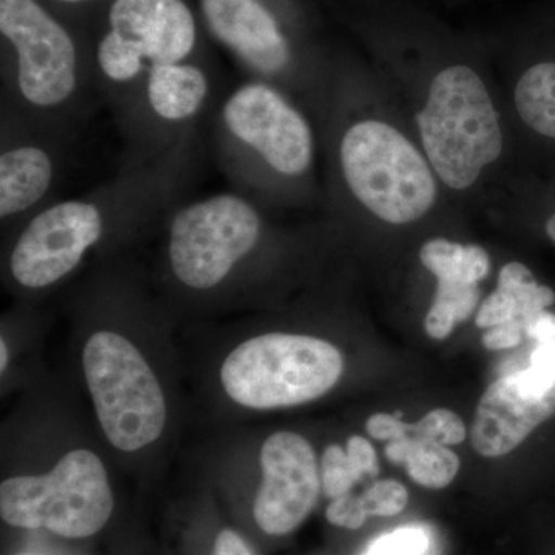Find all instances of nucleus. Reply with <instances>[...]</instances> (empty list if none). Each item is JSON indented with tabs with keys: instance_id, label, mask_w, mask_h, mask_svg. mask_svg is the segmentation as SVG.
<instances>
[{
	"instance_id": "obj_1",
	"label": "nucleus",
	"mask_w": 555,
	"mask_h": 555,
	"mask_svg": "<svg viewBox=\"0 0 555 555\" xmlns=\"http://www.w3.org/2000/svg\"><path fill=\"white\" fill-rule=\"evenodd\" d=\"M203 127L144 163L122 160L98 188L57 198L14 233L7 258L11 281L39 292L61 283L89 251L155 224L185 199L201 170Z\"/></svg>"
},
{
	"instance_id": "obj_2",
	"label": "nucleus",
	"mask_w": 555,
	"mask_h": 555,
	"mask_svg": "<svg viewBox=\"0 0 555 555\" xmlns=\"http://www.w3.org/2000/svg\"><path fill=\"white\" fill-rule=\"evenodd\" d=\"M2 102L76 133L96 93L90 46L46 0H0Z\"/></svg>"
},
{
	"instance_id": "obj_3",
	"label": "nucleus",
	"mask_w": 555,
	"mask_h": 555,
	"mask_svg": "<svg viewBox=\"0 0 555 555\" xmlns=\"http://www.w3.org/2000/svg\"><path fill=\"white\" fill-rule=\"evenodd\" d=\"M210 149L232 190L259 204L308 177L315 141L308 119L273 83L241 82L210 116Z\"/></svg>"
},
{
	"instance_id": "obj_4",
	"label": "nucleus",
	"mask_w": 555,
	"mask_h": 555,
	"mask_svg": "<svg viewBox=\"0 0 555 555\" xmlns=\"http://www.w3.org/2000/svg\"><path fill=\"white\" fill-rule=\"evenodd\" d=\"M90 50L94 86L116 126L153 69L204 61L198 21L188 0H108Z\"/></svg>"
},
{
	"instance_id": "obj_5",
	"label": "nucleus",
	"mask_w": 555,
	"mask_h": 555,
	"mask_svg": "<svg viewBox=\"0 0 555 555\" xmlns=\"http://www.w3.org/2000/svg\"><path fill=\"white\" fill-rule=\"evenodd\" d=\"M258 203L236 190L182 199L163 219L167 269L192 294L229 286L268 243L269 224Z\"/></svg>"
},
{
	"instance_id": "obj_6",
	"label": "nucleus",
	"mask_w": 555,
	"mask_h": 555,
	"mask_svg": "<svg viewBox=\"0 0 555 555\" xmlns=\"http://www.w3.org/2000/svg\"><path fill=\"white\" fill-rule=\"evenodd\" d=\"M416 120L427 159L448 188H470L502 155L499 113L483 80L465 65L438 73Z\"/></svg>"
},
{
	"instance_id": "obj_7",
	"label": "nucleus",
	"mask_w": 555,
	"mask_h": 555,
	"mask_svg": "<svg viewBox=\"0 0 555 555\" xmlns=\"http://www.w3.org/2000/svg\"><path fill=\"white\" fill-rule=\"evenodd\" d=\"M338 166L350 195L390 224L425 217L436 201V179L426 159L385 122L347 127L338 141Z\"/></svg>"
},
{
	"instance_id": "obj_8",
	"label": "nucleus",
	"mask_w": 555,
	"mask_h": 555,
	"mask_svg": "<svg viewBox=\"0 0 555 555\" xmlns=\"http://www.w3.org/2000/svg\"><path fill=\"white\" fill-rule=\"evenodd\" d=\"M341 353L324 339L266 334L241 343L221 367L233 401L250 409L309 403L328 392L343 374Z\"/></svg>"
},
{
	"instance_id": "obj_9",
	"label": "nucleus",
	"mask_w": 555,
	"mask_h": 555,
	"mask_svg": "<svg viewBox=\"0 0 555 555\" xmlns=\"http://www.w3.org/2000/svg\"><path fill=\"white\" fill-rule=\"evenodd\" d=\"M112 489L100 456L69 452L43 476L13 477L0 486V514L16 528H46L67 539L100 532L113 513Z\"/></svg>"
},
{
	"instance_id": "obj_10",
	"label": "nucleus",
	"mask_w": 555,
	"mask_h": 555,
	"mask_svg": "<svg viewBox=\"0 0 555 555\" xmlns=\"http://www.w3.org/2000/svg\"><path fill=\"white\" fill-rule=\"evenodd\" d=\"M82 364L109 443L133 452L158 440L166 426V398L137 347L116 332L100 331L87 341Z\"/></svg>"
},
{
	"instance_id": "obj_11",
	"label": "nucleus",
	"mask_w": 555,
	"mask_h": 555,
	"mask_svg": "<svg viewBox=\"0 0 555 555\" xmlns=\"http://www.w3.org/2000/svg\"><path fill=\"white\" fill-rule=\"evenodd\" d=\"M76 133L43 126L0 101V221L20 229L57 199Z\"/></svg>"
},
{
	"instance_id": "obj_12",
	"label": "nucleus",
	"mask_w": 555,
	"mask_h": 555,
	"mask_svg": "<svg viewBox=\"0 0 555 555\" xmlns=\"http://www.w3.org/2000/svg\"><path fill=\"white\" fill-rule=\"evenodd\" d=\"M199 13L211 38L251 79L273 83L292 75L294 40L269 0H199Z\"/></svg>"
},
{
	"instance_id": "obj_13",
	"label": "nucleus",
	"mask_w": 555,
	"mask_h": 555,
	"mask_svg": "<svg viewBox=\"0 0 555 555\" xmlns=\"http://www.w3.org/2000/svg\"><path fill=\"white\" fill-rule=\"evenodd\" d=\"M261 469L255 520L266 534H288L317 505L321 478L315 452L298 434L276 433L262 444Z\"/></svg>"
},
{
	"instance_id": "obj_14",
	"label": "nucleus",
	"mask_w": 555,
	"mask_h": 555,
	"mask_svg": "<svg viewBox=\"0 0 555 555\" xmlns=\"http://www.w3.org/2000/svg\"><path fill=\"white\" fill-rule=\"evenodd\" d=\"M555 415V375L529 366L496 379L486 389L474 420L473 448L496 459L520 447Z\"/></svg>"
},
{
	"instance_id": "obj_15",
	"label": "nucleus",
	"mask_w": 555,
	"mask_h": 555,
	"mask_svg": "<svg viewBox=\"0 0 555 555\" xmlns=\"http://www.w3.org/2000/svg\"><path fill=\"white\" fill-rule=\"evenodd\" d=\"M553 288L537 283L531 270L520 262H509L499 275V287L486 298L477 313V326L491 328L518 321L528 328L537 317L554 306Z\"/></svg>"
},
{
	"instance_id": "obj_16",
	"label": "nucleus",
	"mask_w": 555,
	"mask_h": 555,
	"mask_svg": "<svg viewBox=\"0 0 555 555\" xmlns=\"http://www.w3.org/2000/svg\"><path fill=\"white\" fill-rule=\"evenodd\" d=\"M386 456L396 465H406L409 477L429 489L451 485L460 470V459L447 447L416 440L411 434L389 441Z\"/></svg>"
},
{
	"instance_id": "obj_17",
	"label": "nucleus",
	"mask_w": 555,
	"mask_h": 555,
	"mask_svg": "<svg viewBox=\"0 0 555 555\" xmlns=\"http://www.w3.org/2000/svg\"><path fill=\"white\" fill-rule=\"evenodd\" d=\"M514 102L529 129L555 142V61L537 62L526 69Z\"/></svg>"
},
{
	"instance_id": "obj_18",
	"label": "nucleus",
	"mask_w": 555,
	"mask_h": 555,
	"mask_svg": "<svg viewBox=\"0 0 555 555\" xmlns=\"http://www.w3.org/2000/svg\"><path fill=\"white\" fill-rule=\"evenodd\" d=\"M420 259L438 281L454 283L478 284L491 268L485 248L463 246L443 238L427 241L420 251Z\"/></svg>"
},
{
	"instance_id": "obj_19",
	"label": "nucleus",
	"mask_w": 555,
	"mask_h": 555,
	"mask_svg": "<svg viewBox=\"0 0 555 555\" xmlns=\"http://www.w3.org/2000/svg\"><path fill=\"white\" fill-rule=\"evenodd\" d=\"M477 284L438 281L433 308L426 315V334L434 339H447L459 323L473 315L478 305Z\"/></svg>"
},
{
	"instance_id": "obj_20",
	"label": "nucleus",
	"mask_w": 555,
	"mask_h": 555,
	"mask_svg": "<svg viewBox=\"0 0 555 555\" xmlns=\"http://www.w3.org/2000/svg\"><path fill=\"white\" fill-rule=\"evenodd\" d=\"M411 436L426 443L449 447L465 441L466 427L455 412L449 409H434L416 425H411Z\"/></svg>"
},
{
	"instance_id": "obj_21",
	"label": "nucleus",
	"mask_w": 555,
	"mask_h": 555,
	"mask_svg": "<svg viewBox=\"0 0 555 555\" xmlns=\"http://www.w3.org/2000/svg\"><path fill=\"white\" fill-rule=\"evenodd\" d=\"M357 470L353 469L347 452L338 444H331L323 454V466H321V488L328 499L349 494L350 488L360 481Z\"/></svg>"
},
{
	"instance_id": "obj_22",
	"label": "nucleus",
	"mask_w": 555,
	"mask_h": 555,
	"mask_svg": "<svg viewBox=\"0 0 555 555\" xmlns=\"http://www.w3.org/2000/svg\"><path fill=\"white\" fill-rule=\"evenodd\" d=\"M430 537L426 529L406 526L379 537L364 555H427Z\"/></svg>"
},
{
	"instance_id": "obj_23",
	"label": "nucleus",
	"mask_w": 555,
	"mask_h": 555,
	"mask_svg": "<svg viewBox=\"0 0 555 555\" xmlns=\"http://www.w3.org/2000/svg\"><path fill=\"white\" fill-rule=\"evenodd\" d=\"M360 499L367 517H392L406 507L409 494L398 481L382 480L372 485Z\"/></svg>"
},
{
	"instance_id": "obj_24",
	"label": "nucleus",
	"mask_w": 555,
	"mask_h": 555,
	"mask_svg": "<svg viewBox=\"0 0 555 555\" xmlns=\"http://www.w3.org/2000/svg\"><path fill=\"white\" fill-rule=\"evenodd\" d=\"M328 524L346 529H360L367 520L360 496L345 494L332 500L326 511Z\"/></svg>"
},
{
	"instance_id": "obj_25",
	"label": "nucleus",
	"mask_w": 555,
	"mask_h": 555,
	"mask_svg": "<svg viewBox=\"0 0 555 555\" xmlns=\"http://www.w3.org/2000/svg\"><path fill=\"white\" fill-rule=\"evenodd\" d=\"M347 456L352 463L353 469L357 470L358 476H377L379 473V465L377 460V452L374 447L366 440V438L353 436L347 441Z\"/></svg>"
},
{
	"instance_id": "obj_26",
	"label": "nucleus",
	"mask_w": 555,
	"mask_h": 555,
	"mask_svg": "<svg viewBox=\"0 0 555 555\" xmlns=\"http://www.w3.org/2000/svg\"><path fill=\"white\" fill-rule=\"evenodd\" d=\"M525 337H528L525 324L509 321V323L488 328L481 343L489 350L513 349L520 345Z\"/></svg>"
},
{
	"instance_id": "obj_27",
	"label": "nucleus",
	"mask_w": 555,
	"mask_h": 555,
	"mask_svg": "<svg viewBox=\"0 0 555 555\" xmlns=\"http://www.w3.org/2000/svg\"><path fill=\"white\" fill-rule=\"evenodd\" d=\"M366 430L375 440L392 441L411 434V425L401 422L398 416L389 414H375L367 420Z\"/></svg>"
},
{
	"instance_id": "obj_28",
	"label": "nucleus",
	"mask_w": 555,
	"mask_h": 555,
	"mask_svg": "<svg viewBox=\"0 0 555 555\" xmlns=\"http://www.w3.org/2000/svg\"><path fill=\"white\" fill-rule=\"evenodd\" d=\"M211 555H255L247 543L232 529L219 532Z\"/></svg>"
},
{
	"instance_id": "obj_29",
	"label": "nucleus",
	"mask_w": 555,
	"mask_h": 555,
	"mask_svg": "<svg viewBox=\"0 0 555 555\" xmlns=\"http://www.w3.org/2000/svg\"><path fill=\"white\" fill-rule=\"evenodd\" d=\"M46 2L57 13H79V11L90 9L100 0H46Z\"/></svg>"
},
{
	"instance_id": "obj_30",
	"label": "nucleus",
	"mask_w": 555,
	"mask_h": 555,
	"mask_svg": "<svg viewBox=\"0 0 555 555\" xmlns=\"http://www.w3.org/2000/svg\"><path fill=\"white\" fill-rule=\"evenodd\" d=\"M7 361H9V352H7L5 341H0V371H5Z\"/></svg>"
},
{
	"instance_id": "obj_31",
	"label": "nucleus",
	"mask_w": 555,
	"mask_h": 555,
	"mask_svg": "<svg viewBox=\"0 0 555 555\" xmlns=\"http://www.w3.org/2000/svg\"><path fill=\"white\" fill-rule=\"evenodd\" d=\"M545 229L547 238L555 243V214L547 218Z\"/></svg>"
}]
</instances>
